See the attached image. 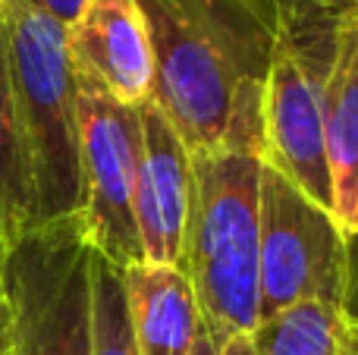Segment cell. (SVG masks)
<instances>
[{
    "label": "cell",
    "mask_w": 358,
    "mask_h": 355,
    "mask_svg": "<svg viewBox=\"0 0 358 355\" xmlns=\"http://www.w3.org/2000/svg\"><path fill=\"white\" fill-rule=\"evenodd\" d=\"M192 355H217V343L208 337V331H204V327H201V333H198L195 349H192Z\"/></svg>",
    "instance_id": "obj_20"
},
{
    "label": "cell",
    "mask_w": 358,
    "mask_h": 355,
    "mask_svg": "<svg viewBox=\"0 0 358 355\" xmlns=\"http://www.w3.org/2000/svg\"><path fill=\"white\" fill-rule=\"evenodd\" d=\"M252 340L258 355H340V314L324 302H299L258 321Z\"/></svg>",
    "instance_id": "obj_13"
},
{
    "label": "cell",
    "mask_w": 358,
    "mask_h": 355,
    "mask_svg": "<svg viewBox=\"0 0 358 355\" xmlns=\"http://www.w3.org/2000/svg\"><path fill=\"white\" fill-rule=\"evenodd\" d=\"M261 154L233 145L192 151V189L176 268L214 343L258 327Z\"/></svg>",
    "instance_id": "obj_2"
},
{
    "label": "cell",
    "mask_w": 358,
    "mask_h": 355,
    "mask_svg": "<svg viewBox=\"0 0 358 355\" xmlns=\"http://www.w3.org/2000/svg\"><path fill=\"white\" fill-rule=\"evenodd\" d=\"M324 119L334 217L340 230L349 233L358 226V0H346L336 19Z\"/></svg>",
    "instance_id": "obj_10"
},
{
    "label": "cell",
    "mask_w": 358,
    "mask_h": 355,
    "mask_svg": "<svg viewBox=\"0 0 358 355\" xmlns=\"http://www.w3.org/2000/svg\"><path fill=\"white\" fill-rule=\"evenodd\" d=\"M29 226H35V192H31L29 151L13 101L3 16H0V264Z\"/></svg>",
    "instance_id": "obj_12"
},
{
    "label": "cell",
    "mask_w": 358,
    "mask_h": 355,
    "mask_svg": "<svg viewBox=\"0 0 358 355\" xmlns=\"http://www.w3.org/2000/svg\"><path fill=\"white\" fill-rule=\"evenodd\" d=\"M73 69L138 107L151 98V48L136 0H85L66 25Z\"/></svg>",
    "instance_id": "obj_9"
},
{
    "label": "cell",
    "mask_w": 358,
    "mask_h": 355,
    "mask_svg": "<svg viewBox=\"0 0 358 355\" xmlns=\"http://www.w3.org/2000/svg\"><path fill=\"white\" fill-rule=\"evenodd\" d=\"M217 355H258L252 333H233L223 343H217Z\"/></svg>",
    "instance_id": "obj_17"
},
{
    "label": "cell",
    "mask_w": 358,
    "mask_h": 355,
    "mask_svg": "<svg viewBox=\"0 0 358 355\" xmlns=\"http://www.w3.org/2000/svg\"><path fill=\"white\" fill-rule=\"evenodd\" d=\"M76 123L82 180L79 217L85 236L101 258L129 268L142 261L132 211L142 157L138 107L123 104L94 79L76 73Z\"/></svg>",
    "instance_id": "obj_7"
},
{
    "label": "cell",
    "mask_w": 358,
    "mask_h": 355,
    "mask_svg": "<svg viewBox=\"0 0 358 355\" xmlns=\"http://www.w3.org/2000/svg\"><path fill=\"white\" fill-rule=\"evenodd\" d=\"M0 355H10V314H6L3 287H0Z\"/></svg>",
    "instance_id": "obj_18"
},
{
    "label": "cell",
    "mask_w": 358,
    "mask_h": 355,
    "mask_svg": "<svg viewBox=\"0 0 358 355\" xmlns=\"http://www.w3.org/2000/svg\"><path fill=\"white\" fill-rule=\"evenodd\" d=\"M13 101L29 151L35 224L76 214L82 205L76 73L66 25L25 0H0Z\"/></svg>",
    "instance_id": "obj_3"
},
{
    "label": "cell",
    "mask_w": 358,
    "mask_h": 355,
    "mask_svg": "<svg viewBox=\"0 0 358 355\" xmlns=\"http://www.w3.org/2000/svg\"><path fill=\"white\" fill-rule=\"evenodd\" d=\"M151 48V101L189 151L261 154L264 79L280 0H136Z\"/></svg>",
    "instance_id": "obj_1"
},
{
    "label": "cell",
    "mask_w": 358,
    "mask_h": 355,
    "mask_svg": "<svg viewBox=\"0 0 358 355\" xmlns=\"http://www.w3.org/2000/svg\"><path fill=\"white\" fill-rule=\"evenodd\" d=\"M343 230L296 182L261 164L258 182V321L299 302H340Z\"/></svg>",
    "instance_id": "obj_6"
},
{
    "label": "cell",
    "mask_w": 358,
    "mask_h": 355,
    "mask_svg": "<svg viewBox=\"0 0 358 355\" xmlns=\"http://www.w3.org/2000/svg\"><path fill=\"white\" fill-rule=\"evenodd\" d=\"M92 355H138L126 308L123 268L92 249Z\"/></svg>",
    "instance_id": "obj_14"
},
{
    "label": "cell",
    "mask_w": 358,
    "mask_h": 355,
    "mask_svg": "<svg viewBox=\"0 0 358 355\" xmlns=\"http://www.w3.org/2000/svg\"><path fill=\"white\" fill-rule=\"evenodd\" d=\"M25 3L44 10L48 16H54L57 22L69 25L76 16H79V10H82V3H85V0H25Z\"/></svg>",
    "instance_id": "obj_16"
},
{
    "label": "cell",
    "mask_w": 358,
    "mask_h": 355,
    "mask_svg": "<svg viewBox=\"0 0 358 355\" xmlns=\"http://www.w3.org/2000/svg\"><path fill=\"white\" fill-rule=\"evenodd\" d=\"M123 287L138 355H192L201 314L182 270L136 261L123 268Z\"/></svg>",
    "instance_id": "obj_11"
},
{
    "label": "cell",
    "mask_w": 358,
    "mask_h": 355,
    "mask_svg": "<svg viewBox=\"0 0 358 355\" xmlns=\"http://www.w3.org/2000/svg\"><path fill=\"white\" fill-rule=\"evenodd\" d=\"M142 157L136 180V233L145 264H179L192 189V151L155 101L138 104Z\"/></svg>",
    "instance_id": "obj_8"
},
{
    "label": "cell",
    "mask_w": 358,
    "mask_h": 355,
    "mask_svg": "<svg viewBox=\"0 0 358 355\" xmlns=\"http://www.w3.org/2000/svg\"><path fill=\"white\" fill-rule=\"evenodd\" d=\"M10 355H92V242L79 211L35 224L0 264Z\"/></svg>",
    "instance_id": "obj_5"
},
{
    "label": "cell",
    "mask_w": 358,
    "mask_h": 355,
    "mask_svg": "<svg viewBox=\"0 0 358 355\" xmlns=\"http://www.w3.org/2000/svg\"><path fill=\"white\" fill-rule=\"evenodd\" d=\"M340 355H358V331L340 321Z\"/></svg>",
    "instance_id": "obj_19"
},
{
    "label": "cell",
    "mask_w": 358,
    "mask_h": 355,
    "mask_svg": "<svg viewBox=\"0 0 358 355\" xmlns=\"http://www.w3.org/2000/svg\"><path fill=\"white\" fill-rule=\"evenodd\" d=\"M336 314L346 327L358 331V226L343 233V277H340V302Z\"/></svg>",
    "instance_id": "obj_15"
},
{
    "label": "cell",
    "mask_w": 358,
    "mask_h": 355,
    "mask_svg": "<svg viewBox=\"0 0 358 355\" xmlns=\"http://www.w3.org/2000/svg\"><path fill=\"white\" fill-rule=\"evenodd\" d=\"M346 0H280V25L264 79L261 161L334 214L327 161V79L336 19Z\"/></svg>",
    "instance_id": "obj_4"
}]
</instances>
